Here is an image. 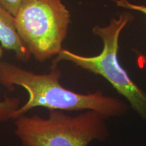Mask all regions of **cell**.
Here are the masks:
<instances>
[{
	"instance_id": "obj_3",
	"label": "cell",
	"mask_w": 146,
	"mask_h": 146,
	"mask_svg": "<svg viewBox=\"0 0 146 146\" xmlns=\"http://www.w3.org/2000/svg\"><path fill=\"white\" fill-rule=\"evenodd\" d=\"M14 18L20 37L36 61L44 62L63 49L70 14L61 0H26Z\"/></svg>"
},
{
	"instance_id": "obj_1",
	"label": "cell",
	"mask_w": 146,
	"mask_h": 146,
	"mask_svg": "<svg viewBox=\"0 0 146 146\" xmlns=\"http://www.w3.org/2000/svg\"><path fill=\"white\" fill-rule=\"evenodd\" d=\"M62 72L52 66L46 74H36L6 61H0V85L9 91L20 87L27 91L26 103L14 112L12 120L35 108L49 110H94L106 118L124 114L127 108L117 98L106 96L100 91L83 94L65 88L60 83Z\"/></svg>"
},
{
	"instance_id": "obj_6",
	"label": "cell",
	"mask_w": 146,
	"mask_h": 146,
	"mask_svg": "<svg viewBox=\"0 0 146 146\" xmlns=\"http://www.w3.org/2000/svg\"><path fill=\"white\" fill-rule=\"evenodd\" d=\"M3 56V48L0 45V58ZM21 100L16 97H5L0 100V123L12 120L15 111L20 107Z\"/></svg>"
},
{
	"instance_id": "obj_4",
	"label": "cell",
	"mask_w": 146,
	"mask_h": 146,
	"mask_svg": "<svg viewBox=\"0 0 146 146\" xmlns=\"http://www.w3.org/2000/svg\"><path fill=\"white\" fill-rule=\"evenodd\" d=\"M131 18L130 14H123L118 19L113 20L108 26L96 27L93 29L94 33L100 36L104 43V48L99 55L87 57L62 49L53 60L52 65L57 66L60 62L68 61L84 70L102 76L146 119V94L122 68L117 56L120 34Z\"/></svg>"
},
{
	"instance_id": "obj_5",
	"label": "cell",
	"mask_w": 146,
	"mask_h": 146,
	"mask_svg": "<svg viewBox=\"0 0 146 146\" xmlns=\"http://www.w3.org/2000/svg\"><path fill=\"white\" fill-rule=\"evenodd\" d=\"M0 45L12 51L20 61L27 62L31 54L22 41L16 27L15 18L10 12L0 5Z\"/></svg>"
},
{
	"instance_id": "obj_8",
	"label": "cell",
	"mask_w": 146,
	"mask_h": 146,
	"mask_svg": "<svg viewBox=\"0 0 146 146\" xmlns=\"http://www.w3.org/2000/svg\"><path fill=\"white\" fill-rule=\"evenodd\" d=\"M116 2L118 6L139 11V12H141L146 15V7L143 6V5L133 4V3H129L127 0H118V1H116Z\"/></svg>"
},
{
	"instance_id": "obj_7",
	"label": "cell",
	"mask_w": 146,
	"mask_h": 146,
	"mask_svg": "<svg viewBox=\"0 0 146 146\" xmlns=\"http://www.w3.org/2000/svg\"><path fill=\"white\" fill-rule=\"evenodd\" d=\"M25 1L26 0H0V5L14 16Z\"/></svg>"
},
{
	"instance_id": "obj_2",
	"label": "cell",
	"mask_w": 146,
	"mask_h": 146,
	"mask_svg": "<svg viewBox=\"0 0 146 146\" xmlns=\"http://www.w3.org/2000/svg\"><path fill=\"white\" fill-rule=\"evenodd\" d=\"M105 118L94 110L77 116L50 110L47 118L25 114L14 119V134L23 146H88L108 138Z\"/></svg>"
}]
</instances>
